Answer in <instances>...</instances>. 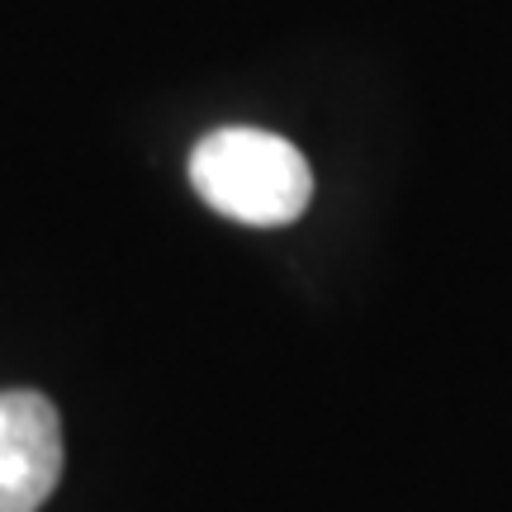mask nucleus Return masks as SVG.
Segmentation results:
<instances>
[{"label": "nucleus", "mask_w": 512, "mask_h": 512, "mask_svg": "<svg viewBox=\"0 0 512 512\" xmlns=\"http://www.w3.org/2000/svg\"><path fill=\"white\" fill-rule=\"evenodd\" d=\"M62 479V418L48 394H0V512H38Z\"/></svg>", "instance_id": "nucleus-2"}, {"label": "nucleus", "mask_w": 512, "mask_h": 512, "mask_svg": "<svg viewBox=\"0 0 512 512\" xmlns=\"http://www.w3.org/2000/svg\"><path fill=\"white\" fill-rule=\"evenodd\" d=\"M190 185L214 214L247 228L294 223L313 200L304 152L266 128H219L190 152Z\"/></svg>", "instance_id": "nucleus-1"}]
</instances>
